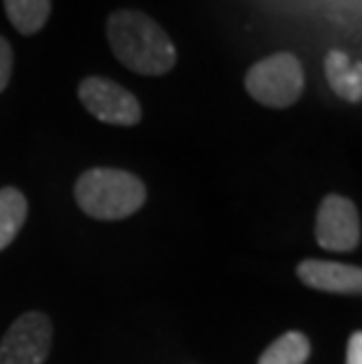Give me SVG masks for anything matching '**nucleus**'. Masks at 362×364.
I'll return each instance as SVG.
<instances>
[{"instance_id":"f257e3e1","label":"nucleus","mask_w":362,"mask_h":364,"mask_svg":"<svg viewBox=\"0 0 362 364\" xmlns=\"http://www.w3.org/2000/svg\"><path fill=\"white\" fill-rule=\"evenodd\" d=\"M106 38L115 59L139 75H165L179 59L167 31L139 10L111 12L106 19Z\"/></svg>"},{"instance_id":"f03ea898","label":"nucleus","mask_w":362,"mask_h":364,"mask_svg":"<svg viewBox=\"0 0 362 364\" xmlns=\"http://www.w3.org/2000/svg\"><path fill=\"white\" fill-rule=\"evenodd\" d=\"M73 193L82 212L99 221L127 219L146 203V186L139 176L113 167H95L82 172Z\"/></svg>"},{"instance_id":"7ed1b4c3","label":"nucleus","mask_w":362,"mask_h":364,"mask_svg":"<svg viewBox=\"0 0 362 364\" xmlns=\"http://www.w3.org/2000/svg\"><path fill=\"white\" fill-rule=\"evenodd\" d=\"M304 66L292 52H275L250 66L245 90L261 106L289 108L304 92Z\"/></svg>"},{"instance_id":"20e7f679","label":"nucleus","mask_w":362,"mask_h":364,"mask_svg":"<svg viewBox=\"0 0 362 364\" xmlns=\"http://www.w3.org/2000/svg\"><path fill=\"white\" fill-rule=\"evenodd\" d=\"M78 99L92 118L106 125L134 127L142 122V104L127 87L102 75H87L78 85Z\"/></svg>"},{"instance_id":"39448f33","label":"nucleus","mask_w":362,"mask_h":364,"mask_svg":"<svg viewBox=\"0 0 362 364\" xmlns=\"http://www.w3.org/2000/svg\"><path fill=\"white\" fill-rule=\"evenodd\" d=\"M52 353V320L28 311L17 317L0 341V364H45Z\"/></svg>"},{"instance_id":"423d86ee","label":"nucleus","mask_w":362,"mask_h":364,"mask_svg":"<svg viewBox=\"0 0 362 364\" xmlns=\"http://www.w3.org/2000/svg\"><path fill=\"white\" fill-rule=\"evenodd\" d=\"M315 240L327 252H353L360 245V214L348 198L329 193L315 219Z\"/></svg>"},{"instance_id":"0eeeda50","label":"nucleus","mask_w":362,"mask_h":364,"mask_svg":"<svg viewBox=\"0 0 362 364\" xmlns=\"http://www.w3.org/2000/svg\"><path fill=\"white\" fill-rule=\"evenodd\" d=\"M297 275L306 287L327 294H353L362 291V270L358 266H346V263L336 261H320L308 259L297 266Z\"/></svg>"},{"instance_id":"6e6552de","label":"nucleus","mask_w":362,"mask_h":364,"mask_svg":"<svg viewBox=\"0 0 362 364\" xmlns=\"http://www.w3.org/2000/svg\"><path fill=\"white\" fill-rule=\"evenodd\" d=\"M325 75L336 97L348 104L362 99V64L353 61L344 50H329L325 57Z\"/></svg>"},{"instance_id":"1a4fd4ad","label":"nucleus","mask_w":362,"mask_h":364,"mask_svg":"<svg viewBox=\"0 0 362 364\" xmlns=\"http://www.w3.org/2000/svg\"><path fill=\"white\" fill-rule=\"evenodd\" d=\"M3 5L10 24L21 36H36L52 14V0H3Z\"/></svg>"},{"instance_id":"9d476101","label":"nucleus","mask_w":362,"mask_h":364,"mask_svg":"<svg viewBox=\"0 0 362 364\" xmlns=\"http://www.w3.org/2000/svg\"><path fill=\"white\" fill-rule=\"evenodd\" d=\"M28 216V203L24 193L7 186L0 188V252L14 242Z\"/></svg>"},{"instance_id":"9b49d317","label":"nucleus","mask_w":362,"mask_h":364,"mask_svg":"<svg viewBox=\"0 0 362 364\" xmlns=\"http://www.w3.org/2000/svg\"><path fill=\"white\" fill-rule=\"evenodd\" d=\"M311 358V341L302 331H287L266 348L257 364H306Z\"/></svg>"},{"instance_id":"f8f14e48","label":"nucleus","mask_w":362,"mask_h":364,"mask_svg":"<svg viewBox=\"0 0 362 364\" xmlns=\"http://www.w3.org/2000/svg\"><path fill=\"white\" fill-rule=\"evenodd\" d=\"M12 68H14L12 45H10V41H7V38L0 36V95H3L5 87H7V85H10Z\"/></svg>"},{"instance_id":"ddd939ff","label":"nucleus","mask_w":362,"mask_h":364,"mask_svg":"<svg viewBox=\"0 0 362 364\" xmlns=\"http://www.w3.org/2000/svg\"><path fill=\"white\" fill-rule=\"evenodd\" d=\"M346 364H362V334H360V331H356V334L348 338Z\"/></svg>"}]
</instances>
